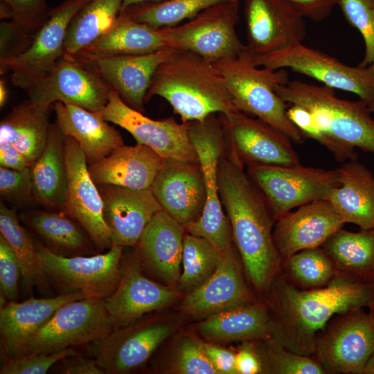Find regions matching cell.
I'll use <instances>...</instances> for the list:
<instances>
[{"instance_id":"1","label":"cell","mask_w":374,"mask_h":374,"mask_svg":"<svg viewBox=\"0 0 374 374\" xmlns=\"http://www.w3.org/2000/svg\"><path fill=\"white\" fill-rule=\"evenodd\" d=\"M267 296L270 337L296 353L312 357L319 334L332 317L374 306V281L337 269L326 285L302 289L280 269Z\"/></svg>"},{"instance_id":"2","label":"cell","mask_w":374,"mask_h":374,"mask_svg":"<svg viewBox=\"0 0 374 374\" xmlns=\"http://www.w3.org/2000/svg\"><path fill=\"white\" fill-rule=\"evenodd\" d=\"M224 154L217 169L220 200L247 278L258 294L267 296L283 262L273 238L277 217L240 160L231 152Z\"/></svg>"},{"instance_id":"3","label":"cell","mask_w":374,"mask_h":374,"mask_svg":"<svg viewBox=\"0 0 374 374\" xmlns=\"http://www.w3.org/2000/svg\"><path fill=\"white\" fill-rule=\"evenodd\" d=\"M154 96L165 99L184 123L203 121L216 113L228 115L237 109L216 66L186 51L175 49L158 66L145 103Z\"/></svg>"},{"instance_id":"4","label":"cell","mask_w":374,"mask_h":374,"mask_svg":"<svg viewBox=\"0 0 374 374\" xmlns=\"http://www.w3.org/2000/svg\"><path fill=\"white\" fill-rule=\"evenodd\" d=\"M326 85L299 80L278 85L275 91L287 104L306 109L327 140L326 148L339 162L356 160L355 148L374 154V120L368 106L335 96Z\"/></svg>"},{"instance_id":"5","label":"cell","mask_w":374,"mask_h":374,"mask_svg":"<svg viewBox=\"0 0 374 374\" xmlns=\"http://www.w3.org/2000/svg\"><path fill=\"white\" fill-rule=\"evenodd\" d=\"M225 80L233 105L238 110L267 123L301 144L306 139L290 121L287 103L275 88L289 82L285 69L272 70L253 64L243 51L237 57L213 62Z\"/></svg>"},{"instance_id":"6","label":"cell","mask_w":374,"mask_h":374,"mask_svg":"<svg viewBox=\"0 0 374 374\" xmlns=\"http://www.w3.org/2000/svg\"><path fill=\"white\" fill-rule=\"evenodd\" d=\"M190 140L197 153L206 190V204L200 217L186 230L204 238L221 251L233 240L229 220L222 208L218 190L217 169L227 140L221 118L215 114L203 121L186 123Z\"/></svg>"},{"instance_id":"7","label":"cell","mask_w":374,"mask_h":374,"mask_svg":"<svg viewBox=\"0 0 374 374\" xmlns=\"http://www.w3.org/2000/svg\"><path fill=\"white\" fill-rule=\"evenodd\" d=\"M239 0L215 4L177 25L159 28L166 46L194 53L215 62L238 56L244 49L237 33Z\"/></svg>"},{"instance_id":"8","label":"cell","mask_w":374,"mask_h":374,"mask_svg":"<svg viewBox=\"0 0 374 374\" xmlns=\"http://www.w3.org/2000/svg\"><path fill=\"white\" fill-rule=\"evenodd\" d=\"M244 53L257 66L287 68L330 88L355 93L367 105L374 100V65L350 66L302 43L265 54H251L244 49Z\"/></svg>"},{"instance_id":"9","label":"cell","mask_w":374,"mask_h":374,"mask_svg":"<svg viewBox=\"0 0 374 374\" xmlns=\"http://www.w3.org/2000/svg\"><path fill=\"white\" fill-rule=\"evenodd\" d=\"M123 247L113 244L104 253L66 256L43 244L36 245L46 276L62 294L79 292L86 299H105L117 287L121 276Z\"/></svg>"},{"instance_id":"10","label":"cell","mask_w":374,"mask_h":374,"mask_svg":"<svg viewBox=\"0 0 374 374\" xmlns=\"http://www.w3.org/2000/svg\"><path fill=\"white\" fill-rule=\"evenodd\" d=\"M357 308L335 315L319 334L313 357L326 374H363L374 352V314Z\"/></svg>"},{"instance_id":"11","label":"cell","mask_w":374,"mask_h":374,"mask_svg":"<svg viewBox=\"0 0 374 374\" xmlns=\"http://www.w3.org/2000/svg\"><path fill=\"white\" fill-rule=\"evenodd\" d=\"M248 175L265 197L276 217L305 204L327 200L340 184L337 169L292 166H256Z\"/></svg>"},{"instance_id":"12","label":"cell","mask_w":374,"mask_h":374,"mask_svg":"<svg viewBox=\"0 0 374 374\" xmlns=\"http://www.w3.org/2000/svg\"><path fill=\"white\" fill-rule=\"evenodd\" d=\"M112 329L105 299L73 301L61 306L35 332L28 343L26 354H49L94 344Z\"/></svg>"},{"instance_id":"13","label":"cell","mask_w":374,"mask_h":374,"mask_svg":"<svg viewBox=\"0 0 374 374\" xmlns=\"http://www.w3.org/2000/svg\"><path fill=\"white\" fill-rule=\"evenodd\" d=\"M98 113L107 122L127 130L137 143L149 147L164 160L199 163L186 123H179L173 118H150L128 105L112 89L107 104Z\"/></svg>"},{"instance_id":"14","label":"cell","mask_w":374,"mask_h":374,"mask_svg":"<svg viewBox=\"0 0 374 374\" xmlns=\"http://www.w3.org/2000/svg\"><path fill=\"white\" fill-rule=\"evenodd\" d=\"M110 89L89 66L64 54L26 92L29 100L41 105L60 101L98 112L107 104Z\"/></svg>"},{"instance_id":"15","label":"cell","mask_w":374,"mask_h":374,"mask_svg":"<svg viewBox=\"0 0 374 374\" xmlns=\"http://www.w3.org/2000/svg\"><path fill=\"white\" fill-rule=\"evenodd\" d=\"M64 159L68 191L66 203L61 211L81 225L98 251L109 249L112 240L103 215L101 195L90 175L80 146L73 138L68 136L64 137Z\"/></svg>"},{"instance_id":"16","label":"cell","mask_w":374,"mask_h":374,"mask_svg":"<svg viewBox=\"0 0 374 374\" xmlns=\"http://www.w3.org/2000/svg\"><path fill=\"white\" fill-rule=\"evenodd\" d=\"M229 151L249 167L300 163L292 141L258 118L238 109L221 114Z\"/></svg>"},{"instance_id":"17","label":"cell","mask_w":374,"mask_h":374,"mask_svg":"<svg viewBox=\"0 0 374 374\" xmlns=\"http://www.w3.org/2000/svg\"><path fill=\"white\" fill-rule=\"evenodd\" d=\"M135 321L112 329L93 344L105 373H125L141 366L173 330L168 322L157 319Z\"/></svg>"},{"instance_id":"18","label":"cell","mask_w":374,"mask_h":374,"mask_svg":"<svg viewBox=\"0 0 374 374\" xmlns=\"http://www.w3.org/2000/svg\"><path fill=\"white\" fill-rule=\"evenodd\" d=\"M90 0H64L50 8L30 47L9 68L11 80L26 91L63 56L67 29L76 13Z\"/></svg>"},{"instance_id":"19","label":"cell","mask_w":374,"mask_h":374,"mask_svg":"<svg viewBox=\"0 0 374 374\" xmlns=\"http://www.w3.org/2000/svg\"><path fill=\"white\" fill-rule=\"evenodd\" d=\"M247 44L251 54H265L302 43L305 18L284 0H244Z\"/></svg>"},{"instance_id":"20","label":"cell","mask_w":374,"mask_h":374,"mask_svg":"<svg viewBox=\"0 0 374 374\" xmlns=\"http://www.w3.org/2000/svg\"><path fill=\"white\" fill-rule=\"evenodd\" d=\"M30 100L12 107L0 123L1 166L30 168L42 154L47 139L51 107Z\"/></svg>"},{"instance_id":"21","label":"cell","mask_w":374,"mask_h":374,"mask_svg":"<svg viewBox=\"0 0 374 374\" xmlns=\"http://www.w3.org/2000/svg\"><path fill=\"white\" fill-rule=\"evenodd\" d=\"M344 224L328 200L314 201L277 218L274 242L283 260L301 251L322 247Z\"/></svg>"},{"instance_id":"22","label":"cell","mask_w":374,"mask_h":374,"mask_svg":"<svg viewBox=\"0 0 374 374\" xmlns=\"http://www.w3.org/2000/svg\"><path fill=\"white\" fill-rule=\"evenodd\" d=\"M175 49L165 46L156 51L140 55L87 59L75 57L93 69L125 103L142 112L144 111L145 96L157 69Z\"/></svg>"},{"instance_id":"23","label":"cell","mask_w":374,"mask_h":374,"mask_svg":"<svg viewBox=\"0 0 374 374\" xmlns=\"http://www.w3.org/2000/svg\"><path fill=\"white\" fill-rule=\"evenodd\" d=\"M150 189L162 209L185 227L203 213L206 196L199 163L165 160Z\"/></svg>"},{"instance_id":"24","label":"cell","mask_w":374,"mask_h":374,"mask_svg":"<svg viewBox=\"0 0 374 374\" xmlns=\"http://www.w3.org/2000/svg\"><path fill=\"white\" fill-rule=\"evenodd\" d=\"M97 186L112 244L135 247L152 218L162 210L151 189H132L109 184Z\"/></svg>"},{"instance_id":"25","label":"cell","mask_w":374,"mask_h":374,"mask_svg":"<svg viewBox=\"0 0 374 374\" xmlns=\"http://www.w3.org/2000/svg\"><path fill=\"white\" fill-rule=\"evenodd\" d=\"M178 293L145 276L136 260L121 267L119 283L105 299L113 329L126 326L142 316L174 303Z\"/></svg>"},{"instance_id":"26","label":"cell","mask_w":374,"mask_h":374,"mask_svg":"<svg viewBox=\"0 0 374 374\" xmlns=\"http://www.w3.org/2000/svg\"><path fill=\"white\" fill-rule=\"evenodd\" d=\"M257 302L244 281L232 245L223 251L211 276L188 293L182 308L197 316H209Z\"/></svg>"},{"instance_id":"27","label":"cell","mask_w":374,"mask_h":374,"mask_svg":"<svg viewBox=\"0 0 374 374\" xmlns=\"http://www.w3.org/2000/svg\"><path fill=\"white\" fill-rule=\"evenodd\" d=\"M185 230L162 209L152 218L135 246L139 265L168 286L179 281Z\"/></svg>"},{"instance_id":"28","label":"cell","mask_w":374,"mask_h":374,"mask_svg":"<svg viewBox=\"0 0 374 374\" xmlns=\"http://www.w3.org/2000/svg\"><path fill=\"white\" fill-rule=\"evenodd\" d=\"M86 299L79 292L61 294L46 299L30 298L23 302L7 301L0 309V340L2 357L26 354L32 337L63 305Z\"/></svg>"},{"instance_id":"29","label":"cell","mask_w":374,"mask_h":374,"mask_svg":"<svg viewBox=\"0 0 374 374\" xmlns=\"http://www.w3.org/2000/svg\"><path fill=\"white\" fill-rule=\"evenodd\" d=\"M164 161L146 145L123 144L101 160L88 165V169L96 185L145 189L150 188Z\"/></svg>"},{"instance_id":"30","label":"cell","mask_w":374,"mask_h":374,"mask_svg":"<svg viewBox=\"0 0 374 374\" xmlns=\"http://www.w3.org/2000/svg\"><path fill=\"white\" fill-rule=\"evenodd\" d=\"M52 107L56 124L65 136H71L78 143L88 165L101 160L123 145L118 130L98 112L60 101L54 103Z\"/></svg>"},{"instance_id":"31","label":"cell","mask_w":374,"mask_h":374,"mask_svg":"<svg viewBox=\"0 0 374 374\" xmlns=\"http://www.w3.org/2000/svg\"><path fill=\"white\" fill-rule=\"evenodd\" d=\"M340 184L328 201L344 223L374 228V175L364 164L350 160L337 168Z\"/></svg>"},{"instance_id":"32","label":"cell","mask_w":374,"mask_h":374,"mask_svg":"<svg viewBox=\"0 0 374 374\" xmlns=\"http://www.w3.org/2000/svg\"><path fill=\"white\" fill-rule=\"evenodd\" d=\"M64 137L56 123L51 124L45 147L30 167L33 198L60 209L66 203L68 191Z\"/></svg>"},{"instance_id":"33","label":"cell","mask_w":374,"mask_h":374,"mask_svg":"<svg viewBox=\"0 0 374 374\" xmlns=\"http://www.w3.org/2000/svg\"><path fill=\"white\" fill-rule=\"evenodd\" d=\"M160 29L132 19L121 10L112 28L98 40L73 55L78 58L140 55L165 47Z\"/></svg>"},{"instance_id":"34","label":"cell","mask_w":374,"mask_h":374,"mask_svg":"<svg viewBox=\"0 0 374 374\" xmlns=\"http://www.w3.org/2000/svg\"><path fill=\"white\" fill-rule=\"evenodd\" d=\"M265 301L209 315L199 323L200 334L211 341H257L270 337Z\"/></svg>"},{"instance_id":"35","label":"cell","mask_w":374,"mask_h":374,"mask_svg":"<svg viewBox=\"0 0 374 374\" xmlns=\"http://www.w3.org/2000/svg\"><path fill=\"white\" fill-rule=\"evenodd\" d=\"M123 0H90L70 22L64 53L75 55L105 35L114 25Z\"/></svg>"},{"instance_id":"36","label":"cell","mask_w":374,"mask_h":374,"mask_svg":"<svg viewBox=\"0 0 374 374\" xmlns=\"http://www.w3.org/2000/svg\"><path fill=\"white\" fill-rule=\"evenodd\" d=\"M322 247L338 270L374 279V228L359 232L341 229Z\"/></svg>"},{"instance_id":"37","label":"cell","mask_w":374,"mask_h":374,"mask_svg":"<svg viewBox=\"0 0 374 374\" xmlns=\"http://www.w3.org/2000/svg\"><path fill=\"white\" fill-rule=\"evenodd\" d=\"M21 218L41 236L49 249L57 254L83 256L90 251L87 237L73 218L62 211H33L23 213Z\"/></svg>"},{"instance_id":"38","label":"cell","mask_w":374,"mask_h":374,"mask_svg":"<svg viewBox=\"0 0 374 374\" xmlns=\"http://www.w3.org/2000/svg\"><path fill=\"white\" fill-rule=\"evenodd\" d=\"M48 0H1L10 11V19L0 25V39L10 48L25 52L45 22L50 8Z\"/></svg>"},{"instance_id":"39","label":"cell","mask_w":374,"mask_h":374,"mask_svg":"<svg viewBox=\"0 0 374 374\" xmlns=\"http://www.w3.org/2000/svg\"><path fill=\"white\" fill-rule=\"evenodd\" d=\"M0 233L18 260L24 283L29 287L45 285L48 278L40 265L36 244L20 224L16 211L3 203L0 205Z\"/></svg>"},{"instance_id":"40","label":"cell","mask_w":374,"mask_h":374,"mask_svg":"<svg viewBox=\"0 0 374 374\" xmlns=\"http://www.w3.org/2000/svg\"><path fill=\"white\" fill-rule=\"evenodd\" d=\"M227 0H161L129 6L121 10L132 19L153 28L170 27L205 9Z\"/></svg>"},{"instance_id":"41","label":"cell","mask_w":374,"mask_h":374,"mask_svg":"<svg viewBox=\"0 0 374 374\" xmlns=\"http://www.w3.org/2000/svg\"><path fill=\"white\" fill-rule=\"evenodd\" d=\"M281 271L294 285L302 289L326 285L337 269L322 247L297 252L282 262Z\"/></svg>"},{"instance_id":"42","label":"cell","mask_w":374,"mask_h":374,"mask_svg":"<svg viewBox=\"0 0 374 374\" xmlns=\"http://www.w3.org/2000/svg\"><path fill=\"white\" fill-rule=\"evenodd\" d=\"M223 251L206 239L185 235L183 244V270L179 284L188 293L207 280L215 270Z\"/></svg>"},{"instance_id":"43","label":"cell","mask_w":374,"mask_h":374,"mask_svg":"<svg viewBox=\"0 0 374 374\" xmlns=\"http://www.w3.org/2000/svg\"><path fill=\"white\" fill-rule=\"evenodd\" d=\"M263 373L326 374L313 357L296 353L272 337L254 341Z\"/></svg>"},{"instance_id":"44","label":"cell","mask_w":374,"mask_h":374,"mask_svg":"<svg viewBox=\"0 0 374 374\" xmlns=\"http://www.w3.org/2000/svg\"><path fill=\"white\" fill-rule=\"evenodd\" d=\"M346 21L363 37L364 56L359 66L374 65V0H339Z\"/></svg>"},{"instance_id":"45","label":"cell","mask_w":374,"mask_h":374,"mask_svg":"<svg viewBox=\"0 0 374 374\" xmlns=\"http://www.w3.org/2000/svg\"><path fill=\"white\" fill-rule=\"evenodd\" d=\"M171 370L179 374H217L204 347V342L190 336L178 343Z\"/></svg>"},{"instance_id":"46","label":"cell","mask_w":374,"mask_h":374,"mask_svg":"<svg viewBox=\"0 0 374 374\" xmlns=\"http://www.w3.org/2000/svg\"><path fill=\"white\" fill-rule=\"evenodd\" d=\"M78 355L73 348L45 354L31 353L18 357H3L1 374H44L57 362L68 356Z\"/></svg>"},{"instance_id":"47","label":"cell","mask_w":374,"mask_h":374,"mask_svg":"<svg viewBox=\"0 0 374 374\" xmlns=\"http://www.w3.org/2000/svg\"><path fill=\"white\" fill-rule=\"evenodd\" d=\"M21 270L14 252L0 235V287L1 294L8 301H15L18 296L19 280Z\"/></svg>"},{"instance_id":"48","label":"cell","mask_w":374,"mask_h":374,"mask_svg":"<svg viewBox=\"0 0 374 374\" xmlns=\"http://www.w3.org/2000/svg\"><path fill=\"white\" fill-rule=\"evenodd\" d=\"M0 193L13 201L33 198L30 168L17 170L1 166Z\"/></svg>"},{"instance_id":"49","label":"cell","mask_w":374,"mask_h":374,"mask_svg":"<svg viewBox=\"0 0 374 374\" xmlns=\"http://www.w3.org/2000/svg\"><path fill=\"white\" fill-rule=\"evenodd\" d=\"M303 18L319 22L328 18L339 0H284Z\"/></svg>"},{"instance_id":"50","label":"cell","mask_w":374,"mask_h":374,"mask_svg":"<svg viewBox=\"0 0 374 374\" xmlns=\"http://www.w3.org/2000/svg\"><path fill=\"white\" fill-rule=\"evenodd\" d=\"M287 114L290 121L305 138L312 139L327 147L326 139L317 126L312 114L306 109L297 105H292L287 109Z\"/></svg>"},{"instance_id":"51","label":"cell","mask_w":374,"mask_h":374,"mask_svg":"<svg viewBox=\"0 0 374 374\" xmlns=\"http://www.w3.org/2000/svg\"><path fill=\"white\" fill-rule=\"evenodd\" d=\"M242 344L235 355L237 374L263 373L261 360L256 351L254 341H244Z\"/></svg>"},{"instance_id":"52","label":"cell","mask_w":374,"mask_h":374,"mask_svg":"<svg viewBox=\"0 0 374 374\" xmlns=\"http://www.w3.org/2000/svg\"><path fill=\"white\" fill-rule=\"evenodd\" d=\"M58 371L65 374H105L96 359H92L79 355L68 356L56 364Z\"/></svg>"},{"instance_id":"53","label":"cell","mask_w":374,"mask_h":374,"mask_svg":"<svg viewBox=\"0 0 374 374\" xmlns=\"http://www.w3.org/2000/svg\"><path fill=\"white\" fill-rule=\"evenodd\" d=\"M207 357L217 374H237L233 351L211 343H204Z\"/></svg>"},{"instance_id":"54","label":"cell","mask_w":374,"mask_h":374,"mask_svg":"<svg viewBox=\"0 0 374 374\" xmlns=\"http://www.w3.org/2000/svg\"><path fill=\"white\" fill-rule=\"evenodd\" d=\"M8 96V90L3 79L0 80V106L2 108L6 103Z\"/></svg>"},{"instance_id":"55","label":"cell","mask_w":374,"mask_h":374,"mask_svg":"<svg viewBox=\"0 0 374 374\" xmlns=\"http://www.w3.org/2000/svg\"><path fill=\"white\" fill-rule=\"evenodd\" d=\"M363 374H374V352L368 359Z\"/></svg>"},{"instance_id":"56","label":"cell","mask_w":374,"mask_h":374,"mask_svg":"<svg viewBox=\"0 0 374 374\" xmlns=\"http://www.w3.org/2000/svg\"><path fill=\"white\" fill-rule=\"evenodd\" d=\"M161 1V0H123V6L122 9L139 3L145 2V1Z\"/></svg>"},{"instance_id":"57","label":"cell","mask_w":374,"mask_h":374,"mask_svg":"<svg viewBox=\"0 0 374 374\" xmlns=\"http://www.w3.org/2000/svg\"><path fill=\"white\" fill-rule=\"evenodd\" d=\"M368 106L371 113L374 114V100L371 103H370Z\"/></svg>"},{"instance_id":"58","label":"cell","mask_w":374,"mask_h":374,"mask_svg":"<svg viewBox=\"0 0 374 374\" xmlns=\"http://www.w3.org/2000/svg\"><path fill=\"white\" fill-rule=\"evenodd\" d=\"M374 314V306L368 309Z\"/></svg>"},{"instance_id":"59","label":"cell","mask_w":374,"mask_h":374,"mask_svg":"<svg viewBox=\"0 0 374 374\" xmlns=\"http://www.w3.org/2000/svg\"><path fill=\"white\" fill-rule=\"evenodd\" d=\"M373 280L374 281V279Z\"/></svg>"}]
</instances>
